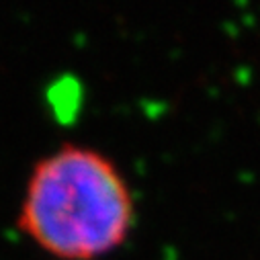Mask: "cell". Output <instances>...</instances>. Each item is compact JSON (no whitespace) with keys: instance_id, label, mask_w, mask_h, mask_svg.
Instances as JSON below:
<instances>
[{"instance_id":"cell-1","label":"cell","mask_w":260,"mask_h":260,"mask_svg":"<svg viewBox=\"0 0 260 260\" xmlns=\"http://www.w3.org/2000/svg\"><path fill=\"white\" fill-rule=\"evenodd\" d=\"M134 186L103 150L63 142L33 162L17 228L53 260H101L132 238Z\"/></svg>"}]
</instances>
